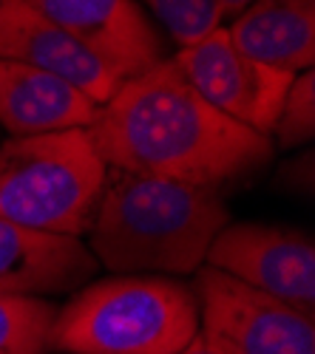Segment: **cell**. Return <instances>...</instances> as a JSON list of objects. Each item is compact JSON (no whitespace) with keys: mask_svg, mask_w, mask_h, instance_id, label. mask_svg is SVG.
I'll list each match as a JSON object with an SVG mask.
<instances>
[{"mask_svg":"<svg viewBox=\"0 0 315 354\" xmlns=\"http://www.w3.org/2000/svg\"><path fill=\"white\" fill-rule=\"evenodd\" d=\"M105 176L85 128L12 136L0 147V218L80 239L94 224Z\"/></svg>","mask_w":315,"mask_h":354,"instance_id":"cell-4","label":"cell"},{"mask_svg":"<svg viewBox=\"0 0 315 354\" xmlns=\"http://www.w3.org/2000/svg\"><path fill=\"white\" fill-rule=\"evenodd\" d=\"M199 335L219 354H315V317L213 267L193 272Z\"/></svg>","mask_w":315,"mask_h":354,"instance_id":"cell-5","label":"cell"},{"mask_svg":"<svg viewBox=\"0 0 315 354\" xmlns=\"http://www.w3.org/2000/svg\"><path fill=\"white\" fill-rule=\"evenodd\" d=\"M136 3L156 17L165 35L179 48L199 43L213 28L224 26L219 0H136Z\"/></svg>","mask_w":315,"mask_h":354,"instance_id":"cell-14","label":"cell"},{"mask_svg":"<svg viewBox=\"0 0 315 354\" xmlns=\"http://www.w3.org/2000/svg\"><path fill=\"white\" fill-rule=\"evenodd\" d=\"M54 315L46 298L0 292V354H46Z\"/></svg>","mask_w":315,"mask_h":354,"instance_id":"cell-13","label":"cell"},{"mask_svg":"<svg viewBox=\"0 0 315 354\" xmlns=\"http://www.w3.org/2000/svg\"><path fill=\"white\" fill-rule=\"evenodd\" d=\"M199 335L190 286L165 275H111L57 309L48 351L177 354Z\"/></svg>","mask_w":315,"mask_h":354,"instance_id":"cell-3","label":"cell"},{"mask_svg":"<svg viewBox=\"0 0 315 354\" xmlns=\"http://www.w3.org/2000/svg\"><path fill=\"white\" fill-rule=\"evenodd\" d=\"M208 267L315 317V244L276 224H227L208 250Z\"/></svg>","mask_w":315,"mask_h":354,"instance_id":"cell-7","label":"cell"},{"mask_svg":"<svg viewBox=\"0 0 315 354\" xmlns=\"http://www.w3.org/2000/svg\"><path fill=\"white\" fill-rule=\"evenodd\" d=\"M100 105L40 68L0 60V125L12 136L89 128Z\"/></svg>","mask_w":315,"mask_h":354,"instance_id":"cell-11","label":"cell"},{"mask_svg":"<svg viewBox=\"0 0 315 354\" xmlns=\"http://www.w3.org/2000/svg\"><path fill=\"white\" fill-rule=\"evenodd\" d=\"M231 224L216 187L108 167L89 230L94 261L114 275H193Z\"/></svg>","mask_w":315,"mask_h":354,"instance_id":"cell-2","label":"cell"},{"mask_svg":"<svg viewBox=\"0 0 315 354\" xmlns=\"http://www.w3.org/2000/svg\"><path fill=\"white\" fill-rule=\"evenodd\" d=\"M224 28L239 51L276 71L315 68V0H255Z\"/></svg>","mask_w":315,"mask_h":354,"instance_id":"cell-12","label":"cell"},{"mask_svg":"<svg viewBox=\"0 0 315 354\" xmlns=\"http://www.w3.org/2000/svg\"><path fill=\"white\" fill-rule=\"evenodd\" d=\"M170 60L205 102L231 116L233 122L264 136L273 133L281 105L296 80L293 74L276 71L239 51L224 26L213 28L199 43L179 48Z\"/></svg>","mask_w":315,"mask_h":354,"instance_id":"cell-6","label":"cell"},{"mask_svg":"<svg viewBox=\"0 0 315 354\" xmlns=\"http://www.w3.org/2000/svg\"><path fill=\"white\" fill-rule=\"evenodd\" d=\"M278 147H301L315 136V74L304 71L293 80L273 133Z\"/></svg>","mask_w":315,"mask_h":354,"instance_id":"cell-15","label":"cell"},{"mask_svg":"<svg viewBox=\"0 0 315 354\" xmlns=\"http://www.w3.org/2000/svg\"><path fill=\"white\" fill-rule=\"evenodd\" d=\"M250 3H255V0H219V9H222V20H227V17H239Z\"/></svg>","mask_w":315,"mask_h":354,"instance_id":"cell-16","label":"cell"},{"mask_svg":"<svg viewBox=\"0 0 315 354\" xmlns=\"http://www.w3.org/2000/svg\"><path fill=\"white\" fill-rule=\"evenodd\" d=\"M123 82L168 60V43L136 0H28Z\"/></svg>","mask_w":315,"mask_h":354,"instance_id":"cell-8","label":"cell"},{"mask_svg":"<svg viewBox=\"0 0 315 354\" xmlns=\"http://www.w3.org/2000/svg\"><path fill=\"white\" fill-rule=\"evenodd\" d=\"M85 131L108 167L216 190L276 153L270 136L199 97L170 57L125 80Z\"/></svg>","mask_w":315,"mask_h":354,"instance_id":"cell-1","label":"cell"},{"mask_svg":"<svg viewBox=\"0 0 315 354\" xmlns=\"http://www.w3.org/2000/svg\"><path fill=\"white\" fill-rule=\"evenodd\" d=\"M0 60L40 68L74 85L100 108L120 91L123 80L63 26L48 20L28 0H0Z\"/></svg>","mask_w":315,"mask_h":354,"instance_id":"cell-9","label":"cell"},{"mask_svg":"<svg viewBox=\"0 0 315 354\" xmlns=\"http://www.w3.org/2000/svg\"><path fill=\"white\" fill-rule=\"evenodd\" d=\"M97 272L91 250L71 235H48L0 218V292L60 295L80 289Z\"/></svg>","mask_w":315,"mask_h":354,"instance_id":"cell-10","label":"cell"},{"mask_svg":"<svg viewBox=\"0 0 315 354\" xmlns=\"http://www.w3.org/2000/svg\"><path fill=\"white\" fill-rule=\"evenodd\" d=\"M177 354H219V351H216L202 335H196V337H193L182 351H177Z\"/></svg>","mask_w":315,"mask_h":354,"instance_id":"cell-17","label":"cell"}]
</instances>
